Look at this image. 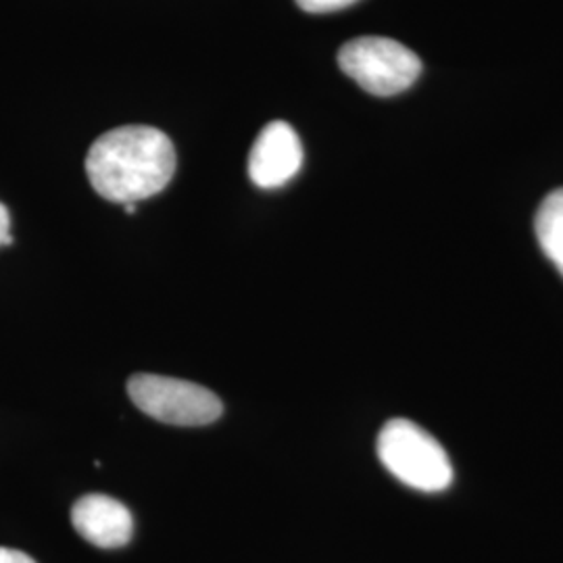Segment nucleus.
<instances>
[{
    "label": "nucleus",
    "instance_id": "obj_1",
    "mask_svg": "<svg viewBox=\"0 0 563 563\" xmlns=\"http://www.w3.org/2000/svg\"><path fill=\"white\" fill-rule=\"evenodd\" d=\"M176 148L151 125H123L104 132L86 157L92 188L111 202H139L159 195L176 174Z\"/></svg>",
    "mask_w": 563,
    "mask_h": 563
},
{
    "label": "nucleus",
    "instance_id": "obj_2",
    "mask_svg": "<svg viewBox=\"0 0 563 563\" xmlns=\"http://www.w3.org/2000/svg\"><path fill=\"white\" fill-rule=\"evenodd\" d=\"M376 449L384 467L416 490L441 493L453 483V463L443 444L411 420L384 423Z\"/></svg>",
    "mask_w": 563,
    "mask_h": 563
},
{
    "label": "nucleus",
    "instance_id": "obj_3",
    "mask_svg": "<svg viewBox=\"0 0 563 563\" xmlns=\"http://www.w3.org/2000/svg\"><path fill=\"white\" fill-rule=\"evenodd\" d=\"M339 67L374 97L401 95L422 74V60L411 48L383 36L346 42L339 51Z\"/></svg>",
    "mask_w": 563,
    "mask_h": 563
},
{
    "label": "nucleus",
    "instance_id": "obj_4",
    "mask_svg": "<svg viewBox=\"0 0 563 563\" xmlns=\"http://www.w3.org/2000/svg\"><path fill=\"white\" fill-rule=\"evenodd\" d=\"M128 395L142 413L172 426H207L223 413L216 393L180 378L136 374L128 383Z\"/></svg>",
    "mask_w": 563,
    "mask_h": 563
},
{
    "label": "nucleus",
    "instance_id": "obj_5",
    "mask_svg": "<svg viewBox=\"0 0 563 563\" xmlns=\"http://www.w3.org/2000/svg\"><path fill=\"white\" fill-rule=\"evenodd\" d=\"M302 165V144L292 125L272 121L263 128L249 155V176L260 188H280Z\"/></svg>",
    "mask_w": 563,
    "mask_h": 563
},
{
    "label": "nucleus",
    "instance_id": "obj_6",
    "mask_svg": "<svg viewBox=\"0 0 563 563\" xmlns=\"http://www.w3.org/2000/svg\"><path fill=\"white\" fill-rule=\"evenodd\" d=\"M71 523L84 541L99 549L130 543L134 520L125 505L107 495H86L71 507Z\"/></svg>",
    "mask_w": 563,
    "mask_h": 563
},
{
    "label": "nucleus",
    "instance_id": "obj_7",
    "mask_svg": "<svg viewBox=\"0 0 563 563\" xmlns=\"http://www.w3.org/2000/svg\"><path fill=\"white\" fill-rule=\"evenodd\" d=\"M534 232L547 260L563 276V188L544 197L534 218Z\"/></svg>",
    "mask_w": 563,
    "mask_h": 563
},
{
    "label": "nucleus",
    "instance_id": "obj_8",
    "mask_svg": "<svg viewBox=\"0 0 563 563\" xmlns=\"http://www.w3.org/2000/svg\"><path fill=\"white\" fill-rule=\"evenodd\" d=\"M357 0H297L305 13H334L355 4Z\"/></svg>",
    "mask_w": 563,
    "mask_h": 563
},
{
    "label": "nucleus",
    "instance_id": "obj_9",
    "mask_svg": "<svg viewBox=\"0 0 563 563\" xmlns=\"http://www.w3.org/2000/svg\"><path fill=\"white\" fill-rule=\"evenodd\" d=\"M0 563H36L27 553L18 551V549H7L0 547Z\"/></svg>",
    "mask_w": 563,
    "mask_h": 563
},
{
    "label": "nucleus",
    "instance_id": "obj_10",
    "mask_svg": "<svg viewBox=\"0 0 563 563\" xmlns=\"http://www.w3.org/2000/svg\"><path fill=\"white\" fill-rule=\"evenodd\" d=\"M9 230H11V216H9V209L0 202V246L2 244H13Z\"/></svg>",
    "mask_w": 563,
    "mask_h": 563
},
{
    "label": "nucleus",
    "instance_id": "obj_11",
    "mask_svg": "<svg viewBox=\"0 0 563 563\" xmlns=\"http://www.w3.org/2000/svg\"><path fill=\"white\" fill-rule=\"evenodd\" d=\"M125 211H128V213H134V211H136V202H128V205H125Z\"/></svg>",
    "mask_w": 563,
    "mask_h": 563
}]
</instances>
